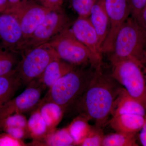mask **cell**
<instances>
[{"instance_id": "1", "label": "cell", "mask_w": 146, "mask_h": 146, "mask_svg": "<svg viewBox=\"0 0 146 146\" xmlns=\"http://www.w3.org/2000/svg\"><path fill=\"white\" fill-rule=\"evenodd\" d=\"M123 88L111 74H104L102 68L95 69L89 86L74 105L79 115L102 127Z\"/></svg>"}, {"instance_id": "2", "label": "cell", "mask_w": 146, "mask_h": 146, "mask_svg": "<svg viewBox=\"0 0 146 146\" xmlns=\"http://www.w3.org/2000/svg\"><path fill=\"white\" fill-rule=\"evenodd\" d=\"M92 66L76 68L59 79L49 89L42 101H52L66 110L74 105L84 94L95 72Z\"/></svg>"}, {"instance_id": "3", "label": "cell", "mask_w": 146, "mask_h": 146, "mask_svg": "<svg viewBox=\"0 0 146 146\" xmlns=\"http://www.w3.org/2000/svg\"><path fill=\"white\" fill-rule=\"evenodd\" d=\"M146 42V32L129 16L118 32L113 51L108 54L110 63L130 59L144 65Z\"/></svg>"}, {"instance_id": "4", "label": "cell", "mask_w": 146, "mask_h": 146, "mask_svg": "<svg viewBox=\"0 0 146 146\" xmlns=\"http://www.w3.org/2000/svg\"><path fill=\"white\" fill-rule=\"evenodd\" d=\"M43 45L52 49L61 60L74 66L90 64L95 69L102 68V62L76 38L70 29Z\"/></svg>"}, {"instance_id": "5", "label": "cell", "mask_w": 146, "mask_h": 146, "mask_svg": "<svg viewBox=\"0 0 146 146\" xmlns=\"http://www.w3.org/2000/svg\"><path fill=\"white\" fill-rule=\"evenodd\" d=\"M111 75L124 87L128 94L138 101L146 109V81L144 65L130 59L111 63Z\"/></svg>"}, {"instance_id": "6", "label": "cell", "mask_w": 146, "mask_h": 146, "mask_svg": "<svg viewBox=\"0 0 146 146\" xmlns=\"http://www.w3.org/2000/svg\"><path fill=\"white\" fill-rule=\"evenodd\" d=\"M71 25L70 18L62 9L50 11L31 36L18 48L17 52L23 54L44 44L61 33L70 29Z\"/></svg>"}, {"instance_id": "7", "label": "cell", "mask_w": 146, "mask_h": 146, "mask_svg": "<svg viewBox=\"0 0 146 146\" xmlns=\"http://www.w3.org/2000/svg\"><path fill=\"white\" fill-rule=\"evenodd\" d=\"M16 68L22 84L29 85L41 76L47 66L58 58L49 47L42 45L24 53Z\"/></svg>"}, {"instance_id": "8", "label": "cell", "mask_w": 146, "mask_h": 146, "mask_svg": "<svg viewBox=\"0 0 146 146\" xmlns=\"http://www.w3.org/2000/svg\"><path fill=\"white\" fill-rule=\"evenodd\" d=\"M50 11L34 0H24L16 5L10 6L7 11L13 14L18 20L25 42L31 36Z\"/></svg>"}, {"instance_id": "9", "label": "cell", "mask_w": 146, "mask_h": 146, "mask_svg": "<svg viewBox=\"0 0 146 146\" xmlns=\"http://www.w3.org/2000/svg\"><path fill=\"white\" fill-rule=\"evenodd\" d=\"M109 19L110 29L102 46L103 54H109L113 51L118 32L130 16L129 0H105Z\"/></svg>"}, {"instance_id": "10", "label": "cell", "mask_w": 146, "mask_h": 146, "mask_svg": "<svg viewBox=\"0 0 146 146\" xmlns=\"http://www.w3.org/2000/svg\"><path fill=\"white\" fill-rule=\"evenodd\" d=\"M44 89L37 80L32 82L21 94L9 100L0 108V119L15 113H23L35 108L41 101Z\"/></svg>"}, {"instance_id": "11", "label": "cell", "mask_w": 146, "mask_h": 146, "mask_svg": "<svg viewBox=\"0 0 146 146\" xmlns=\"http://www.w3.org/2000/svg\"><path fill=\"white\" fill-rule=\"evenodd\" d=\"M70 29L76 38L85 45L98 60L102 62V46L96 31L89 17L78 16Z\"/></svg>"}, {"instance_id": "12", "label": "cell", "mask_w": 146, "mask_h": 146, "mask_svg": "<svg viewBox=\"0 0 146 146\" xmlns=\"http://www.w3.org/2000/svg\"><path fill=\"white\" fill-rule=\"evenodd\" d=\"M0 41L6 46L17 52L25 41L18 20L7 11L0 13Z\"/></svg>"}, {"instance_id": "13", "label": "cell", "mask_w": 146, "mask_h": 146, "mask_svg": "<svg viewBox=\"0 0 146 146\" xmlns=\"http://www.w3.org/2000/svg\"><path fill=\"white\" fill-rule=\"evenodd\" d=\"M146 117L138 114L124 113L112 116L110 124L116 132L136 134L144 125Z\"/></svg>"}, {"instance_id": "14", "label": "cell", "mask_w": 146, "mask_h": 146, "mask_svg": "<svg viewBox=\"0 0 146 146\" xmlns=\"http://www.w3.org/2000/svg\"><path fill=\"white\" fill-rule=\"evenodd\" d=\"M98 36L102 48L110 29V21L106 8L105 0H97L92 7L89 17Z\"/></svg>"}, {"instance_id": "15", "label": "cell", "mask_w": 146, "mask_h": 146, "mask_svg": "<svg viewBox=\"0 0 146 146\" xmlns=\"http://www.w3.org/2000/svg\"><path fill=\"white\" fill-rule=\"evenodd\" d=\"M75 68L74 65L57 58L48 65L42 75L36 80L44 89H49L58 80Z\"/></svg>"}, {"instance_id": "16", "label": "cell", "mask_w": 146, "mask_h": 146, "mask_svg": "<svg viewBox=\"0 0 146 146\" xmlns=\"http://www.w3.org/2000/svg\"><path fill=\"white\" fill-rule=\"evenodd\" d=\"M124 113L138 114L146 117V109L141 103L134 99L123 88L115 102L111 115Z\"/></svg>"}, {"instance_id": "17", "label": "cell", "mask_w": 146, "mask_h": 146, "mask_svg": "<svg viewBox=\"0 0 146 146\" xmlns=\"http://www.w3.org/2000/svg\"><path fill=\"white\" fill-rule=\"evenodd\" d=\"M38 106L49 132L54 130L63 119L65 110L57 104L52 101L41 100Z\"/></svg>"}, {"instance_id": "18", "label": "cell", "mask_w": 146, "mask_h": 146, "mask_svg": "<svg viewBox=\"0 0 146 146\" xmlns=\"http://www.w3.org/2000/svg\"><path fill=\"white\" fill-rule=\"evenodd\" d=\"M27 129L30 137L33 139L31 144L33 146H39L49 132L41 115L39 106L33 111L28 120Z\"/></svg>"}, {"instance_id": "19", "label": "cell", "mask_w": 146, "mask_h": 146, "mask_svg": "<svg viewBox=\"0 0 146 146\" xmlns=\"http://www.w3.org/2000/svg\"><path fill=\"white\" fill-rule=\"evenodd\" d=\"M22 85L16 69L5 75L0 76V108L13 98Z\"/></svg>"}, {"instance_id": "20", "label": "cell", "mask_w": 146, "mask_h": 146, "mask_svg": "<svg viewBox=\"0 0 146 146\" xmlns=\"http://www.w3.org/2000/svg\"><path fill=\"white\" fill-rule=\"evenodd\" d=\"M89 121L86 118L79 115L67 127L75 145H80L89 133L91 127Z\"/></svg>"}, {"instance_id": "21", "label": "cell", "mask_w": 146, "mask_h": 146, "mask_svg": "<svg viewBox=\"0 0 146 146\" xmlns=\"http://www.w3.org/2000/svg\"><path fill=\"white\" fill-rule=\"evenodd\" d=\"M39 146H71L74 142L67 127L56 129L49 132Z\"/></svg>"}, {"instance_id": "22", "label": "cell", "mask_w": 146, "mask_h": 146, "mask_svg": "<svg viewBox=\"0 0 146 146\" xmlns=\"http://www.w3.org/2000/svg\"><path fill=\"white\" fill-rule=\"evenodd\" d=\"M18 53L6 46L0 41V76L5 75L16 69L19 62Z\"/></svg>"}, {"instance_id": "23", "label": "cell", "mask_w": 146, "mask_h": 146, "mask_svg": "<svg viewBox=\"0 0 146 146\" xmlns=\"http://www.w3.org/2000/svg\"><path fill=\"white\" fill-rule=\"evenodd\" d=\"M136 134L119 132L110 133L104 136L103 146H138Z\"/></svg>"}, {"instance_id": "24", "label": "cell", "mask_w": 146, "mask_h": 146, "mask_svg": "<svg viewBox=\"0 0 146 146\" xmlns=\"http://www.w3.org/2000/svg\"><path fill=\"white\" fill-rule=\"evenodd\" d=\"M26 117L23 113H17L0 119V133L5 129L12 127H21L27 128Z\"/></svg>"}, {"instance_id": "25", "label": "cell", "mask_w": 146, "mask_h": 146, "mask_svg": "<svg viewBox=\"0 0 146 146\" xmlns=\"http://www.w3.org/2000/svg\"><path fill=\"white\" fill-rule=\"evenodd\" d=\"M104 137L102 127L96 125L91 126L89 133L80 146H102Z\"/></svg>"}, {"instance_id": "26", "label": "cell", "mask_w": 146, "mask_h": 146, "mask_svg": "<svg viewBox=\"0 0 146 146\" xmlns=\"http://www.w3.org/2000/svg\"><path fill=\"white\" fill-rule=\"evenodd\" d=\"M97 0H70L72 7L79 17H89L92 7Z\"/></svg>"}, {"instance_id": "27", "label": "cell", "mask_w": 146, "mask_h": 146, "mask_svg": "<svg viewBox=\"0 0 146 146\" xmlns=\"http://www.w3.org/2000/svg\"><path fill=\"white\" fill-rule=\"evenodd\" d=\"M27 145L22 140L14 138L8 133H0V146H25Z\"/></svg>"}, {"instance_id": "28", "label": "cell", "mask_w": 146, "mask_h": 146, "mask_svg": "<svg viewBox=\"0 0 146 146\" xmlns=\"http://www.w3.org/2000/svg\"><path fill=\"white\" fill-rule=\"evenodd\" d=\"M3 132L8 133L14 138L23 141L24 139L30 137L27 128L21 127H12L7 128Z\"/></svg>"}, {"instance_id": "29", "label": "cell", "mask_w": 146, "mask_h": 146, "mask_svg": "<svg viewBox=\"0 0 146 146\" xmlns=\"http://www.w3.org/2000/svg\"><path fill=\"white\" fill-rule=\"evenodd\" d=\"M129 2L130 16L136 20L146 4V0H129Z\"/></svg>"}, {"instance_id": "30", "label": "cell", "mask_w": 146, "mask_h": 146, "mask_svg": "<svg viewBox=\"0 0 146 146\" xmlns=\"http://www.w3.org/2000/svg\"><path fill=\"white\" fill-rule=\"evenodd\" d=\"M41 5L50 11L59 10L62 9V6L65 0H34Z\"/></svg>"}, {"instance_id": "31", "label": "cell", "mask_w": 146, "mask_h": 146, "mask_svg": "<svg viewBox=\"0 0 146 146\" xmlns=\"http://www.w3.org/2000/svg\"><path fill=\"white\" fill-rule=\"evenodd\" d=\"M136 21L140 26L146 32V4Z\"/></svg>"}, {"instance_id": "32", "label": "cell", "mask_w": 146, "mask_h": 146, "mask_svg": "<svg viewBox=\"0 0 146 146\" xmlns=\"http://www.w3.org/2000/svg\"><path fill=\"white\" fill-rule=\"evenodd\" d=\"M139 139L142 145L146 146V117L144 125L140 131Z\"/></svg>"}, {"instance_id": "33", "label": "cell", "mask_w": 146, "mask_h": 146, "mask_svg": "<svg viewBox=\"0 0 146 146\" xmlns=\"http://www.w3.org/2000/svg\"><path fill=\"white\" fill-rule=\"evenodd\" d=\"M10 6L8 0H0V13L7 11Z\"/></svg>"}, {"instance_id": "34", "label": "cell", "mask_w": 146, "mask_h": 146, "mask_svg": "<svg viewBox=\"0 0 146 146\" xmlns=\"http://www.w3.org/2000/svg\"><path fill=\"white\" fill-rule=\"evenodd\" d=\"M23 1L24 0H8L9 3H10L11 6L16 5L18 4L19 3Z\"/></svg>"}, {"instance_id": "35", "label": "cell", "mask_w": 146, "mask_h": 146, "mask_svg": "<svg viewBox=\"0 0 146 146\" xmlns=\"http://www.w3.org/2000/svg\"><path fill=\"white\" fill-rule=\"evenodd\" d=\"M145 52L146 55V42L145 44Z\"/></svg>"}]
</instances>
